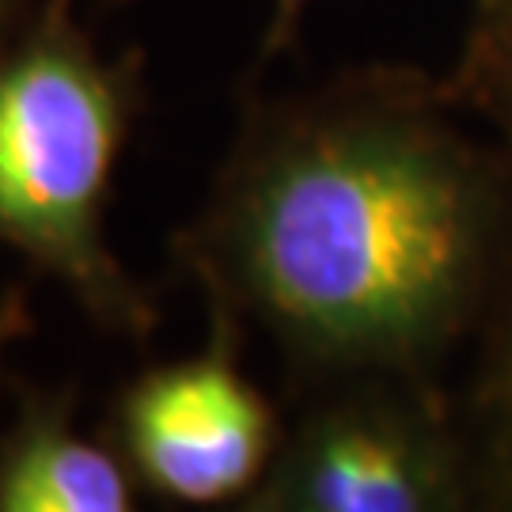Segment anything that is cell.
I'll use <instances>...</instances> for the list:
<instances>
[{
	"label": "cell",
	"mask_w": 512,
	"mask_h": 512,
	"mask_svg": "<svg viewBox=\"0 0 512 512\" xmlns=\"http://www.w3.org/2000/svg\"><path fill=\"white\" fill-rule=\"evenodd\" d=\"M198 255L285 346L399 365L467 319L505 224V179L448 76L346 65L247 95Z\"/></svg>",
	"instance_id": "6da1fadb"
},
{
	"label": "cell",
	"mask_w": 512,
	"mask_h": 512,
	"mask_svg": "<svg viewBox=\"0 0 512 512\" xmlns=\"http://www.w3.org/2000/svg\"><path fill=\"white\" fill-rule=\"evenodd\" d=\"M145 57H107L69 0H42L0 57V243L65 281L95 315L137 323L141 300L103 239L114 167Z\"/></svg>",
	"instance_id": "7a4b0ae2"
},
{
	"label": "cell",
	"mask_w": 512,
	"mask_h": 512,
	"mask_svg": "<svg viewBox=\"0 0 512 512\" xmlns=\"http://www.w3.org/2000/svg\"><path fill=\"white\" fill-rule=\"evenodd\" d=\"M126 440L156 490L209 505L251 486L270 448V410L217 346L129 391Z\"/></svg>",
	"instance_id": "3957f363"
},
{
	"label": "cell",
	"mask_w": 512,
	"mask_h": 512,
	"mask_svg": "<svg viewBox=\"0 0 512 512\" xmlns=\"http://www.w3.org/2000/svg\"><path fill=\"white\" fill-rule=\"evenodd\" d=\"M444 76L459 107L471 114V122L482 126L486 141L494 145L505 179L509 251L501 270L490 361H486V410L494 425L501 494L509 497L512 512V0H467L456 61Z\"/></svg>",
	"instance_id": "277c9868"
},
{
	"label": "cell",
	"mask_w": 512,
	"mask_h": 512,
	"mask_svg": "<svg viewBox=\"0 0 512 512\" xmlns=\"http://www.w3.org/2000/svg\"><path fill=\"white\" fill-rule=\"evenodd\" d=\"M289 501L300 512H429L433 490L414 444L365 410L327 418L300 448Z\"/></svg>",
	"instance_id": "5b68a950"
},
{
	"label": "cell",
	"mask_w": 512,
	"mask_h": 512,
	"mask_svg": "<svg viewBox=\"0 0 512 512\" xmlns=\"http://www.w3.org/2000/svg\"><path fill=\"white\" fill-rule=\"evenodd\" d=\"M0 512H129V490L107 452L38 421L0 463Z\"/></svg>",
	"instance_id": "8992f818"
},
{
	"label": "cell",
	"mask_w": 512,
	"mask_h": 512,
	"mask_svg": "<svg viewBox=\"0 0 512 512\" xmlns=\"http://www.w3.org/2000/svg\"><path fill=\"white\" fill-rule=\"evenodd\" d=\"M308 4L311 0H274V16H270L266 31H262V54H258L262 65H266V57H274V54H281V50H289V46H293Z\"/></svg>",
	"instance_id": "52a82bcc"
},
{
	"label": "cell",
	"mask_w": 512,
	"mask_h": 512,
	"mask_svg": "<svg viewBox=\"0 0 512 512\" xmlns=\"http://www.w3.org/2000/svg\"><path fill=\"white\" fill-rule=\"evenodd\" d=\"M38 4H42V0H38ZM38 4L35 0H0V57H4V50L19 38V31L31 23Z\"/></svg>",
	"instance_id": "ba28073f"
},
{
	"label": "cell",
	"mask_w": 512,
	"mask_h": 512,
	"mask_svg": "<svg viewBox=\"0 0 512 512\" xmlns=\"http://www.w3.org/2000/svg\"><path fill=\"white\" fill-rule=\"evenodd\" d=\"M23 327H27V304H23V296L19 293L4 296L0 300V349L8 346Z\"/></svg>",
	"instance_id": "9c48e42d"
},
{
	"label": "cell",
	"mask_w": 512,
	"mask_h": 512,
	"mask_svg": "<svg viewBox=\"0 0 512 512\" xmlns=\"http://www.w3.org/2000/svg\"><path fill=\"white\" fill-rule=\"evenodd\" d=\"M239 512H300V509H296L285 494H274V497H262V501H255V505H247V509H239Z\"/></svg>",
	"instance_id": "30bf717a"
}]
</instances>
